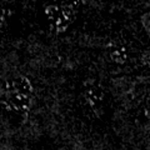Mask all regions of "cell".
I'll return each instance as SVG.
<instances>
[{"instance_id": "cell-1", "label": "cell", "mask_w": 150, "mask_h": 150, "mask_svg": "<svg viewBox=\"0 0 150 150\" xmlns=\"http://www.w3.org/2000/svg\"><path fill=\"white\" fill-rule=\"evenodd\" d=\"M34 104V89L26 78L11 79L0 85V105L16 114H26Z\"/></svg>"}, {"instance_id": "cell-2", "label": "cell", "mask_w": 150, "mask_h": 150, "mask_svg": "<svg viewBox=\"0 0 150 150\" xmlns=\"http://www.w3.org/2000/svg\"><path fill=\"white\" fill-rule=\"evenodd\" d=\"M84 98L85 104L95 115H101L105 106V91L103 90V86L99 84H91L88 85L84 90Z\"/></svg>"}, {"instance_id": "cell-3", "label": "cell", "mask_w": 150, "mask_h": 150, "mask_svg": "<svg viewBox=\"0 0 150 150\" xmlns=\"http://www.w3.org/2000/svg\"><path fill=\"white\" fill-rule=\"evenodd\" d=\"M71 8L70 6H58L53 5L48 9V16L56 29H64L71 20Z\"/></svg>"}]
</instances>
